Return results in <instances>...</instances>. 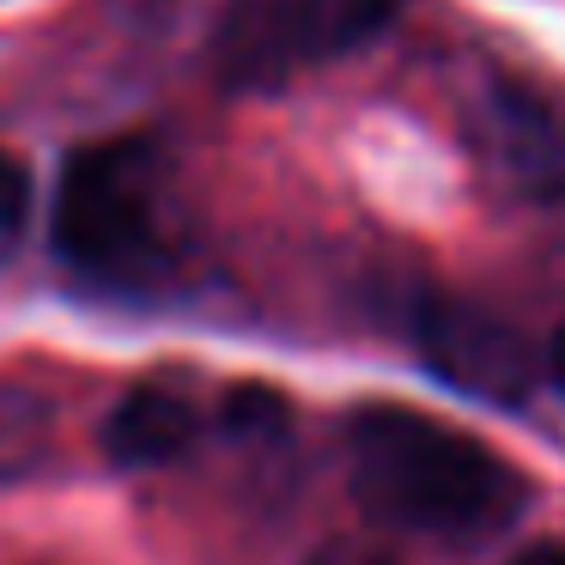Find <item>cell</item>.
<instances>
[{"label":"cell","mask_w":565,"mask_h":565,"mask_svg":"<svg viewBox=\"0 0 565 565\" xmlns=\"http://www.w3.org/2000/svg\"><path fill=\"white\" fill-rule=\"evenodd\" d=\"M347 468L365 516L402 535L480 541L529 504V480L499 450L419 407H359L347 419Z\"/></svg>","instance_id":"1"},{"label":"cell","mask_w":565,"mask_h":565,"mask_svg":"<svg viewBox=\"0 0 565 565\" xmlns=\"http://www.w3.org/2000/svg\"><path fill=\"white\" fill-rule=\"evenodd\" d=\"M50 244L79 286L152 298L189 262V213L177 171L152 140H98L62 164Z\"/></svg>","instance_id":"2"},{"label":"cell","mask_w":565,"mask_h":565,"mask_svg":"<svg viewBox=\"0 0 565 565\" xmlns=\"http://www.w3.org/2000/svg\"><path fill=\"white\" fill-rule=\"evenodd\" d=\"M407 0H232L213 38L225 86L268 92L305 67L341 62L402 19Z\"/></svg>","instance_id":"3"},{"label":"cell","mask_w":565,"mask_h":565,"mask_svg":"<svg viewBox=\"0 0 565 565\" xmlns=\"http://www.w3.org/2000/svg\"><path fill=\"white\" fill-rule=\"evenodd\" d=\"M475 147L504 189L565 201V104L523 79H487L475 104Z\"/></svg>","instance_id":"4"},{"label":"cell","mask_w":565,"mask_h":565,"mask_svg":"<svg viewBox=\"0 0 565 565\" xmlns=\"http://www.w3.org/2000/svg\"><path fill=\"white\" fill-rule=\"evenodd\" d=\"M414 341L426 353V365L468 395L516 402L529 390V359L516 347V334L468 305H426L414 322Z\"/></svg>","instance_id":"5"},{"label":"cell","mask_w":565,"mask_h":565,"mask_svg":"<svg viewBox=\"0 0 565 565\" xmlns=\"http://www.w3.org/2000/svg\"><path fill=\"white\" fill-rule=\"evenodd\" d=\"M201 438V414L171 390H128L104 419V456L116 468H164Z\"/></svg>","instance_id":"6"},{"label":"cell","mask_w":565,"mask_h":565,"mask_svg":"<svg viewBox=\"0 0 565 565\" xmlns=\"http://www.w3.org/2000/svg\"><path fill=\"white\" fill-rule=\"evenodd\" d=\"M38 431H43V402L25 390H0V475H19V468L38 456Z\"/></svg>","instance_id":"7"},{"label":"cell","mask_w":565,"mask_h":565,"mask_svg":"<svg viewBox=\"0 0 565 565\" xmlns=\"http://www.w3.org/2000/svg\"><path fill=\"white\" fill-rule=\"evenodd\" d=\"M280 426H286V407H280V395L274 390H232V402H225V431L232 438H244V444H268V438H280Z\"/></svg>","instance_id":"8"},{"label":"cell","mask_w":565,"mask_h":565,"mask_svg":"<svg viewBox=\"0 0 565 565\" xmlns=\"http://www.w3.org/2000/svg\"><path fill=\"white\" fill-rule=\"evenodd\" d=\"M25 220H31V177H25V164H19V159L0 152V262L19 249Z\"/></svg>","instance_id":"9"},{"label":"cell","mask_w":565,"mask_h":565,"mask_svg":"<svg viewBox=\"0 0 565 565\" xmlns=\"http://www.w3.org/2000/svg\"><path fill=\"white\" fill-rule=\"evenodd\" d=\"M305 565H395V559H390L383 547H371V541H353V535H347V541H322V547L310 553Z\"/></svg>","instance_id":"10"},{"label":"cell","mask_w":565,"mask_h":565,"mask_svg":"<svg viewBox=\"0 0 565 565\" xmlns=\"http://www.w3.org/2000/svg\"><path fill=\"white\" fill-rule=\"evenodd\" d=\"M547 365H553V383L565 390V329L553 334V353H547Z\"/></svg>","instance_id":"11"},{"label":"cell","mask_w":565,"mask_h":565,"mask_svg":"<svg viewBox=\"0 0 565 565\" xmlns=\"http://www.w3.org/2000/svg\"><path fill=\"white\" fill-rule=\"evenodd\" d=\"M523 565H565V553H535V559H523Z\"/></svg>","instance_id":"12"}]
</instances>
